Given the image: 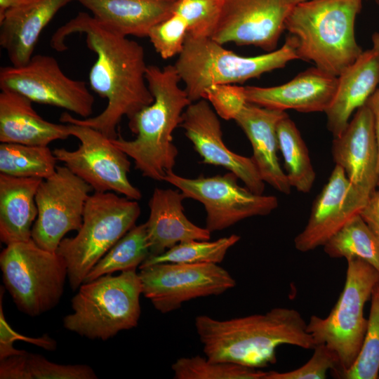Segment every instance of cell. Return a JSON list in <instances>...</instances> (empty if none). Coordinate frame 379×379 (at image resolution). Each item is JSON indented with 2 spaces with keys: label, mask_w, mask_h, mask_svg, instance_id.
<instances>
[{
  "label": "cell",
  "mask_w": 379,
  "mask_h": 379,
  "mask_svg": "<svg viewBox=\"0 0 379 379\" xmlns=\"http://www.w3.org/2000/svg\"><path fill=\"white\" fill-rule=\"evenodd\" d=\"M1 90L15 91L33 102L60 107L83 119L90 117L95 99L84 81L73 79L55 58L34 55L25 65L1 67Z\"/></svg>",
  "instance_id": "cell-13"
},
{
  "label": "cell",
  "mask_w": 379,
  "mask_h": 379,
  "mask_svg": "<svg viewBox=\"0 0 379 379\" xmlns=\"http://www.w3.org/2000/svg\"><path fill=\"white\" fill-rule=\"evenodd\" d=\"M298 59L295 40L289 34L280 48L252 57L227 50L211 37L187 34L174 66L193 102L203 99L204 91L212 85L244 83Z\"/></svg>",
  "instance_id": "cell-5"
},
{
  "label": "cell",
  "mask_w": 379,
  "mask_h": 379,
  "mask_svg": "<svg viewBox=\"0 0 379 379\" xmlns=\"http://www.w3.org/2000/svg\"><path fill=\"white\" fill-rule=\"evenodd\" d=\"M373 45L379 48V32H375L371 37ZM366 105L370 108L372 112L376 140L378 147V175H379V86L374 93L368 99Z\"/></svg>",
  "instance_id": "cell-41"
},
{
  "label": "cell",
  "mask_w": 379,
  "mask_h": 379,
  "mask_svg": "<svg viewBox=\"0 0 379 379\" xmlns=\"http://www.w3.org/2000/svg\"><path fill=\"white\" fill-rule=\"evenodd\" d=\"M171 368L175 379H265L267 374L260 368L214 361L199 355L179 358Z\"/></svg>",
  "instance_id": "cell-33"
},
{
  "label": "cell",
  "mask_w": 379,
  "mask_h": 379,
  "mask_svg": "<svg viewBox=\"0 0 379 379\" xmlns=\"http://www.w3.org/2000/svg\"><path fill=\"white\" fill-rule=\"evenodd\" d=\"M1 379H96L86 364L64 365L37 354L24 352L0 360Z\"/></svg>",
  "instance_id": "cell-27"
},
{
  "label": "cell",
  "mask_w": 379,
  "mask_h": 379,
  "mask_svg": "<svg viewBox=\"0 0 379 379\" xmlns=\"http://www.w3.org/2000/svg\"><path fill=\"white\" fill-rule=\"evenodd\" d=\"M331 153L351 183L371 196L379 186L378 147L373 116L366 104L334 138Z\"/></svg>",
  "instance_id": "cell-18"
},
{
  "label": "cell",
  "mask_w": 379,
  "mask_h": 379,
  "mask_svg": "<svg viewBox=\"0 0 379 379\" xmlns=\"http://www.w3.org/2000/svg\"><path fill=\"white\" fill-rule=\"evenodd\" d=\"M288 114L285 111L247 102L234 121L251 144V157L262 180L277 191L289 194L291 186L277 157V125Z\"/></svg>",
  "instance_id": "cell-20"
},
{
  "label": "cell",
  "mask_w": 379,
  "mask_h": 379,
  "mask_svg": "<svg viewBox=\"0 0 379 379\" xmlns=\"http://www.w3.org/2000/svg\"><path fill=\"white\" fill-rule=\"evenodd\" d=\"M335 376L342 379L379 378V283L371 296L368 324L359 353L348 370Z\"/></svg>",
  "instance_id": "cell-34"
},
{
  "label": "cell",
  "mask_w": 379,
  "mask_h": 379,
  "mask_svg": "<svg viewBox=\"0 0 379 379\" xmlns=\"http://www.w3.org/2000/svg\"><path fill=\"white\" fill-rule=\"evenodd\" d=\"M41 179L0 173V239L6 245L32 238Z\"/></svg>",
  "instance_id": "cell-26"
},
{
  "label": "cell",
  "mask_w": 379,
  "mask_h": 379,
  "mask_svg": "<svg viewBox=\"0 0 379 379\" xmlns=\"http://www.w3.org/2000/svg\"><path fill=\"white\" fill-rule=\"evenodd\" d=\"M179 190L156 187L149 201L146 224L149 257L159 255L176 244L191 240H209L211 232L192 222L185 215Z\"/></svg>",
  "instance_id": "cell-22"
},
{
  "label": "cell",
  "mask_w": 379,
  "mask_h": 379,
  "mask_svg": "<svg viewBox=\"0 0 379 379\" xmlns=\"http://www.w3.org/2000/svg\"><path fill=\"white\" fill-rule=\"evenodd\" d=\"M359 214L379 239V186L372 193Z\"/></svg>",
  "instance_id": "cell-40"
},
{
  "label": "cell",
  "mask_w": 379,
  "mask_h": 379,
  "mask_svg": "<svg viewBox=\"0 0 379 379\" xmlns=\"http://www.w3.org/2000/svg\"><path fill=\"white\" fill-rule=\"evenodd\" d=\"M0 254L3 281L18 309L36 317L54 308L64 291L67 267L57 253L34 240L6 245Z\"/></svg>",
  "instance_id": "cell-9"
},
{
  "label": "cell",
  "mask_w": 379,
  "mask_h": 379,
  "mask_svg": "<svg viewBox=\"0 0 379 379\" xmlns=\"http://www.w3.org/2000/svg\"><path fill=\"white\" fill-rule=\"evenodd\" d=\"M293 2L296 4L298 3H300V2H302V1H306V0H292Z\"/></svg>",
  "instance_id": "cell-43"
},
{
  "label": "cell",
  "mask_w": 379,
  "mask_h": 379,
  "mask_svg": "<svg viewBox=\"0 0 379 379\" xmlns=\"http://www.w3.org/2000/svg\"><path fill=\"white\" fill-rule=\"evenodd\" d=\"M370 197L352 184L344 170L335 165L313 202L305 227L294 239L295 249L305 253L323 246L360 213Z\"/></svg>",
  "instance_id": "cell-16"
},
{
  "label": "cell",
  "mask_w": 379,
  "mask_h": 379,
  "mask_svg": "<svg viewBox=\"0 0 379 379\" xmlns=\"http://www.w3.org/2000/svg\"><path fill=\"white\" fill-rule=\"evenodd\" d=\"M294 5L292 0H222L211 38L222 45H251L273 51Z\"/></svg>",
  "instance_id": "cell-15"
},
{
  "label": "cell",
  "mask_w": 379,
  "mask_h": 379,
  "mask_svg": "<svg viewBox=\"0 0 379 379\" xmlns=\"http://www.w3.org/2000/svg\"><path fill=\"white\" fill-rule=\"evenodd\" d=\"M346 261L345 284L334 307L326 317L314 314L307 323L314 344H324L336 354L335 376L348 370L359 353L368 324L364 305L379 283V272L366 261Z\"/></svg>",
  "instance_id": "cell-8"
},
{
  "label": "cell",
  "mask_w": 379,
  "mask_h": 379,
  "mask_svg": "<svg viewBox=\"0 0 379 379\" xmlns=\"http://www.w3.org/2000/svg\"><path fill=\"white\" fill-rule=\"evenodd\" d=\"M71 136L79 140L77 149L56 148L53 152L72 173L87 182L94 192H111L137 200L142 194L128 180V155L112 139L89 126L67 124Z\"/></svg>",
  "instance_id": "cell-10"
},
{
  "label": "cell",
  "mask_w": 379,
  "mask_h": 379,
  "mask_svg": "<svg viewBox=\"0 0 379 379\" xmlns=\"http://www.w3.org/2000/svg\"><path fill=\"white\" fill-rule=\"evenodd\" d=\"M310 359L299 368L286 372L268 371L265 379H325L338 366L336 354L324 344L315 345Z\"/></svg>",
  "instance_id": "cell-37"
},
{
  "label": "cell",
  "mask_w": 379,
  "mask_h": 379,
  "mask_svg": "<svg viewBox=\"0 0 379 379\" xmlns=\"http://www.w3.org/2000/svg\"><path fill=\"white\" fill-rule=\"evenodd\" d=\"M91 187L67 166L42 180L36 194L38 214L32 239L41 248L56 252L67 233L78 231L83 222Z\"/></svg>",
  "instance_id": "cell-14"
},
{
  "label": "cell",
  "mask_w": 379,
  "mask_h": 379,
  "mask_svg": "<svg viewBox=\"0 0 379 379\" xmlns=\"http://www.w3.org/2000/svg\"><path fill=\"white\" fill-rule=\"evenodd\" d=\"M239 240V236L232 234L212 241L191 240L181 242L159 255L147 258L140 267L159 262L218 264L224 260L228 250Z\"/></svg>",
  "instance_id": "cell-32"
},
{
  "label": "cell",
  "mask_w": 379,
  "mask_h": 379,
  "mask_svg": "<svg viewBox=\"0 0 379 379\" xmlns=\"http://www.w3.org/2000/svg\"><path fill=\"white\" fill-rule=\"evenodd\" d=\"M232 172L223 175L188 178L168 172L164 181L178 189L186 198L201 203L206 212V228L221 231L253 216L270 214L278 206L276 197L255 194L238 185Z\"/></svg>",
  "instance_id": "cell-11"
},
{
  "label": "cell",
  "mask_w": 379,
  "mask_h": 379,
  "mask_svg": "<svg viewBox=\"0 0 379 379\" xmlns=\"http://www.w3.org/2000/svg\"><path fill=\"white\" fill-rule=\"evenodd\" d=\"M180 126L203 162L235 174L251 192L262 194V180L252 157L231 151L222 139L218 115L205 99L192 102L184 111Z\"/></svg>",
  "instance_id": "cell-17"
},
{
  "label": "cell",
  "mask_w": 379,
  "mask_h": 379,
  "mask_svg": "<svg viewBox=\"0 0 379 379\" xmlns=\"http://www.w3.org/2000/svg\"><path fill=\"white\" fill-rule=\"evenodd\" d=\"M149 255L146 224L135 225L93 267L84 282L116 272L136 270Z\"/></svg>",
  "instance_id": "cell-30"
},
{
  "label": "cell",
  "mask_w": 379,
  "mask_h": 379,
  "mask_svg": "<svg viewBox=\"0 0 379 379\" xmlns=\"http://www.w3.org/2000/svg\"><path fill=\"white\" fill-rule=\"evenodd\" d=\"M277 136L279 149L281 152L286 174L291 187L302 193L310 192L314 183L316 173L305 142L288 116L279 122Z\"/></svg>",
  "instance_id": "cell-28"
},
{
  "label": "cell",
  "mask_w": 379,
  "mask_h": 379,
  "mask_svg": "<svg viewBox=\"0 0 379 379\" xmlns=\"http://www.w3.org/2000/svg\"><path fill=\"white\" fill-rule=\"evenodd\" d=\"M194 326L209 360L255 368L275 364L277 349L281 345L305 350H313L315 345L307 322L291 307H274L265 313L225 320L199 315Z\"/></svg>",
  "instance_id": "cell-2"
},
{
  "label": "cell",
  "mask_w": 379,
  "mask_h": 379,
  "mask_svg": "<svg viewBox=\"0 0 379 379\" xmlns=\"http://www.w3.org/2000/svg\"><path fill=\"white\" fill-rule=\"evenodd\" d=\"M100 23L125 36L148 37L173 13L177 0H76Z\"/></svg>",
  "instance_id": "cell-25"
},
{
  "label": "cell",
  "mask_w": 379,
  "mask_h": 379,
  "mask_svg": "<svg viewBox=\"0 0 379 379\" xmlns=\"http://www.w3.org/2000/svg\"><path fill=\"white\" fill-rule=\"evenodd\" d=\"M375 4L379 6V0H373Z\"/></svg>",
  "instance_id": "cell-44"
},
{
  "label": "cell",
  "mask_w": 379,
  "mask_h": 379,
  "mask_svg": "<svg viewBox=\"0 0 379 379\" xmlns=\"http://www.w3.org/2000/svg\"><path fill=\"white\" fill-rule=\"evenodd\" d=\"M74 33L85 36L88 48L97 56L89 72V84L107 102L105 109L95 117L79 119L65 112L60 121L89 126L114 139L124 117L130 119L153 102L146 79L148 65L145 49L85 12L79 13L55 31L51 39L52 48L65 51L66 38Z\"/></svg>",
  "instance_id": "cell-1"
},
{
  "label": "cell",
  "mask_w": 379,
  "mask_h": 379,
  "mask_svg": "<svg viewBox=\"0 0 379 379\" xmlns=\"http://www.w3.org/2000/svg\"><path fill=\"white\" fill-rule=\"evenodd\" d=\"M140 214L137 200L111 192L89 195L77 235L64 238L56 251L65 261L72 290L79 288L93 267L135 226Z\"/></svg>",
  "instance_id": "cell-7"
},
{
  "label": "cell",
  "mask_w": 379,
  "mask_h": 379,
  "mask_svg": "<svg viewBox=\"0 0 379 379\" xmlns=\"http://www.w3.org/2000/svg\"><path fill=\"white\" fill-rule=\"evenodd\" d=\"M76 0H29L0 18V46L11 65H26L39 38L56 13Z\"/></svg>",
  "instance_id": "cell-21"
},
{
  "label": "cell",
  "mask_w": 379,
  "mask_h": 379,
  "mask_svg": "<svg viewBox=\"0 0 379 379\" xmlns=\"http://www.w3.org/2000/svg\"><path fill=\"white\" fill-rule=\"evenodd\" d=\"M322 247L331 258H359L379 272V239L360 214L352 218Z\"/></svg>",
  "instance_id": "cell-29"
},
{
  "label": "cell",
  "mask_w": 379,
  "mask_h": 379,
  "mask_svg": "<svg viewBox=\"0 0 379 379\" xmlns=\"http://www.w3.org/2000/svg\"><path fill=\"white\" fill-rule=\"evenodd\" d=\"M379 86V48L361 55L338 76L336 91L326 110L327 128L333 137L347 127L352 114L364 106Z\"/></svg>",
  "instance_id": "cell-23"
},
{
  "label": "cell",
  "mask_w": 379,
  "mask_h": 379,
  "mask_svg": "<svg viewBox=\"0 0 379 379\" xmlns=\"http://www.w3.org/2000/svg\"><path fill=\"white\" fill-rule=\"evenodd\" d=\"M29 0H0V18L8 10L20 6Z\"/></svg>",
  "instance_id": "cell-42"
},
{
  "label": "cell",
  "mask_w": 379,
  "mask_h": 379,
  "mask_svg": "<svg viewBox=\"0 0 379 379\" xmlns=\"http://www.w3.org/2000/svg\"><path fill=\"white\" fill-rule=\"evenodd\" d=\"M141 294L136 270L84 282L71 300L73 312L64 317L63 326L91 340H106L137 326Z\"/></svg>",
  "instance_id": "cell-6"
},
{
  "label": "cell",
  "mask_w": 379,
  "mask_h": 379,
  "mask_svg": "<svg viewBox=\"0 0 379 379\" xmlns=\"http://www.w3.org/2000/svg\"><path fill=\"white\" fill-rule=\"evenodd\" d=\"M338 77L317 67L271 87L245 86L246 101L260 107L300 112H326L334 98Z\"/></svg>",
  "instance_id": "cell-19"
},
{
  "label": "cell",
  "mask_w": 379,
  "mask_h": 379,
  "mask_svg": "<svg viewBox=\"0 0 379 379\" xmlns=\"http://www.w3.org/2000/svg\"><path fill=\"white\" fill-rule=\"evenodd\" d=\"M139 269L142 294L163 314L178 310L185 302L220 295L236 286L232 275L215 263L159 262Z\"/></svg>",
  "instance_id": "cell-12"
},
{
  "label": "cell",
  "mask_w": 379,
  "mask_h": 379,
  "mask_svg": "<svg viewBox=\"0 0 379 379\" xmlns=\"http://www.w3.org/2000/svg\"><path fill=\"white\" fill-rule=\"evenodd\" d=\"M222 0H177L173 13L186 22L187 34L211 37L218 22Z\"/></svg>",
  "instance_id": "cell-35"
},
{
  "label": "cell",
  "mask_w": 379,
  "mask_h": 379,
  "mask_svg": "<svg viewBox=\"0 0 379 379\" xmlns=\"http://www.w3.org/2000/svg\"><path fill=\"white\" fill-rule=\"evenodd\" d=\"M187 35L186 22L179 15L173 13L152 27L148 38L156 52L164 60H167L181 53Z\"/></svg>",
  "instance_id": "cell-36"
},
{
  "label": "cell",
  "mask_w": 379,
  "mask_h": 379,
  "mask_svg": "<svg viewBox=\"0 0 379 379\" xmlns=\"http://www.w3.org/2000/svg\"><path fill=\"white\" fill-rule=\"evenodd\" d=\"M363 0H306L293 6L285 30L296 43L298 58L339 76L363 52L355 21Z\"/></svg>",
  "instance_id": "cell-4"
},
{
  "label": "cell",
  "mask_w": 379,
  "mask_h": 379,
  "mask_svg": "<svg viewBox=\"0 0 379 379\" xmlns=\"http://www.w3.org/2000/svg\"><path fill=\"white\" fill-rule=\"evenodd\" d=\"M203 99L210 103L218 117L225 120H234L247 103L245 87L229 84L208 87Z\"/></svg>",
  "instance_id": "cell-38"
},
{
  "label": "cell",
  "mask_w": 379,
  "mask_h": 379,
  "mask_svg": "<svg viewBox=\"0 0 379 379\" xmlns=\"http://www.w3.org/2000/svg\"><path fill=\"white\" fill-rule=\"evenodd\" d=\"M146 79L153 102L145 106L128 122L133 140L121 136L113 143L133 159L135 167L146 178L164 181L175 164L178 150L173 133L180 126L185 109L192 102L185 89L174 65L162 68L148 65Z\"/></svg>",
  "instance_id": "cell-3"
},
{
  "label": "cell",
  "mask_w": 379,
  "mask_h": 379,
  "mask_svg": "<svg viewBox=\"0 0 379 379\" xmlns=\"http://www.w3.org/2000/svg\"><path fill=\"white\" fill-rule=\"evenodd\" d=\"M32 101L11 90L0 93V142L48 146L71 136L67 124L48 121L34 109Z\"/></svg>",
  "instance_id": "cell-24"
},
{
  "label": "cell",
  "mask_w": 379,
  "mask_h": 379,
  "mask_svg": "<svg viewBox=\"0 0 379 379\" xmlns=\"http://www.w3.org/2000/svg\"><path fill=\"white\" fill-rule=\"evenodd\" d=\"M2 290H1V315H0V360L7 357L21 354L25 350H16L13 344L15 340H22L41 347L46 350H53L56 347V342L47 335L41 338H28L13 331L6 321L2 309Z\"/></svg>",
  "instance_id": "cell-39"
},
{
  "label": "cell",
  "mask_w": 379,
  "mask_h": 379,
  "mask_svg": "<svg viewBox=\"0 0 379 379\" xmlns=\"http://www.w3.org/2000/svg\"><path fill=\"white\" fill-rule=\"evenodd\" d=\"M57 161L48 146L1 142L0 173L41 180L52 176Z\"/></svg>",
  "instance_id": "cell-31"
}]
</instances>
